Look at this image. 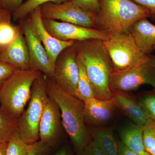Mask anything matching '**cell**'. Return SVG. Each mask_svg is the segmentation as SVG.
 Masks as SVG:
<instances>
[{
    "instance_id": "40",
    "label": "cell",
    "mask_w": 155,
    "mask_h": 155,
    "mask_svg": "<svg viewBox=\"0 0 155 155\" xmlns=\"http://www.w3.org/2000/svg\"><path fill=\"white\" fill-rule=\"evenodd\" d=\"M68 1H69V0H68Z\"/></svg>"
},
{
    "instance_id": "26",
    "label": "cell",
    "mask_w": 155,
    "mask_h": 155,
    "mask_svg": "<svg viewBox=\"0 0 155 155\" xmlns=\"http://www.w3.org/2000/svg\"><path fill=\"white\" fill-rule=\"evenodd\" d=\"M138 101L149 118L155 122V90L145 93Z\"/></svg>"
},
{
    "instance_id": "35",
    "label": "cell",
    "mask_w": 155,
    "mask_h": 155,
    "mask_svg": "<svg viewBox=\"0 0 155 155\" xmlns=\"http://www.w3.org/2000/svg\"><path fill=\"white\" fill-rule=\"evenodd\" d=\"M54 155H72L71 153L69 152V150L65 147L61 148L58 150Z\"/></svg>"
},
{
    "instance_id": "33",
    "label": "cell",
    "mask_w": 155,
    "mask_h": 155,
    "mask_svg": "<svg viewBox=\"0 0 155 155\" xmlns=\"http://www.w3.org/2000/svg\"><path fill=\"white\" fill-rule=\"evenodd\" d=\"M119 155H140L127 148L121 141L117 140Z\"/></svg>"
},
{
    "instance_id": "10",
    "label": "cell",
    "mask_w": 155,
    "mask_h": 155,
    "mask_svg": "<svg viewBox=\"0 0 155 155\" xmlns=\"http://www.w3.org/2000/svg\"><path fill=\"white\" fill-rule=\"evenodd\" d=\"M43 19L45 28L53 36L61 41H83L89 39L105 41L110 33L96 28H87L54 19Z\"/></svg>"
},
{
    "instance_id": "3",
    "label": "cell",
    "mask_w": 155,
    "mask_h": 155,
    "mask_svg": "<svg viewBox=\"0 0 155 155\" xmlns=\"http://www.w3.org/2000/svg\"><path fill=\"white\" fill-rule=\"evenodd\" d=\"M97 29L110 35L129 33L140 19L150 18L149 11L132 0H99Z\"/></svg>"
},
{
    "instance_id": "15",
    "label": "cell",
    "mask_w": 155,
    "mask_h": 155,
    "mask_svg": "<svg viewBox=\"0 0 155 155\" xmlns=\"http://www.w3.org/2000/svg\"><path fill=\"white\" fill-rule=\"evenodd\" d=\"M0 60L18 69H31L28 47L21 30L11 44L0 50Z\"/></svg>"
},
{
    "instance_id": "21",
    "label": "cell",
    "mask_w": 155,
    "mask_h": 155,
    "mask_svg": "<svg viewBox=\"0 0 155 155\" xmlns=\"http://www.w3.org/2000/svg\"><path fill=\"white\" fill-rule=\"evenodd\" d=\"M68 0H27L22 3L17 10L13 12V18L14 21L23 19L35 9L41 7L46 3L52 2L61 4Z\"/></svg>"
},
{
    "instance_id": "29",
    "label": "cell",
    "mask_w": 155,
    "mask_h": 155,
    "mask_svg": "<svg viewBox=\"0 0 155 155\" xmlns=\"http://www.w3.org/2000/svg\"><path fill=\"white\" fill-rule=\"evenodd\" d=\"M17 69H18L0 60V89L6 81Z\"/></svg>"
},
{
    "instance_id": "13",
    "label": "cell",
    "mask_w": 155,
    "mask_h": 155,
    "mask_svg": "<svg viewBox=\"0 0 155 155\" xmlns=\"http://www.w3.org/2000/svg\"><path fill=\"white\" fill-rule=\"evenodd\" d=\"M63 128L60 108L49 97L40 122L39 140L51 147H54L61 138Z\"/></svg>"
},
{
    "instance_id": "16",
    "label": "cell",
    "mask_w": 155,
    "mask_h": 155,
    "mask_svg": "<svg viewBox=\"0 0 155 155\" xmlns=\"http://www.w3.org/2000/svg\"><path fill=\"white\" fill-rule=\"evenodd\" d=\"M130 33L142 52L151 54L155 46V25L147 18L140 19L132 25Z\"/></svg>"
},
{
    "instance_id": "22",
    "label": "cell",
    "mask_w": 155,
    "mask_h": 155,
    "mask_svg": "<svg viewBox=\"0 0 155 155\" xmlns=\"http://www.w3.org/2000/svg\"><path fill=\"white\" fill-rule=\"evenodd\" d=\"M17 119L0 107V143H6L17 129Z\"/></svg>"
},
{
    "instance_id": "1",
    "label": "cell",
    "mask_w": 155,
    "mask_h": 155,
    "mask_svg": "<svg viewBox=\"0 0 155 155\" xmlns=\"http://www.w3.org/2000/svg\"><path fill=\"white\" fill-rule=\"evenodd\" d=\"M74 46L92 85L94 97L99 100L111 98L113 94L109 83L114 68L103 41L89 39L75 41Z\"/></svg>"
},
{
    "instance_id": "31",
    "label": "cell",
    "mask_w": 155,
    "mask_h": 155,
    "mask_svg": "<svg viewBox=\"0 0 155 155\" xmlns=\"http://www.w3.org/2000/svg\"><path fill=\"white\" fill-rule=\"evenodd\" d=\"M149 11L151 19L155 21V0H132Z\"/></svg>"
},
{
    "instance_id": "37",
    "label": "cell",
    "mask_w": 155,
    "mask_h": 155,
    "mask_svg": "<svg viewBox=\"0 0 155 155\" xmlns=\"http://www.w3.org/2000/svg\"><path fill=\"white\" fill-rule=\"evenodd\" d=\"M148 56L149 57L150 59V61H151L153 66L154 67L155 69V56L150 55Z\"/></svg>"
},
{
    "instance_id": "23",
    "label": "cell",
    "mask_w": 155,
    "mask_h": 155,
    "mask_svg": "<svg viewBox=\"0 0 155 155\" xmlns=\"http://www.w3.org/2000/svg\"><path fill=\"white\" fill-rule=\"evenodd\" d=\"M11 19H6L0 25V50L11 44L20 31L19 28L13 25Z\"/></svg>"
},
{
    "instance_id": "14",
    "label": "cell",
    "mask_w": 155,
    "mask_h": 155,
    "mask_svg": "<svg viewBox=\"0 0 155 155\" xmlns=\"http://www.w3.org/2000/svg\"><path fill=\"white\" fill-rule=\"evenodd\" d=\"M85 124L93 126L104 125L113 117L117 108L114 97L107 100L92 97L84 101Z\"/></svg>"
},
{
    "instance_id": "11",
    "label": "cell",
    "mask_w": 155,
    "mask_h": 155,
    "mask_svg": "<svg viewBox=\"0 0 155 155\" xmlns=\"http://www.w3.org/2000/svg\"><path fill=\"white\" fill-rule=\"evenodd\" d=\"M21 25L28 47L31 68L37 69L53 79L54 67L44 47L35 36L28 20L22 21Z\"/></svg>"
},
{
    "instance_id": "6",
    "label": "cell",
    "mask_w": 155,
    "mask_h": 155,
    "mask_svg": "<svg viewBox=\"0 0 155 155\" xmlns=\"http://www.w3.org/2000/svg\"><path fill=\"white\" fill-rule=\"evenodd\" d=\"M103 43L114 71H125L148 60L149 56L139 50L130 33L110 35Z\"/></svg>"
},
{
    "instance_id": "27",
    "label": "cell",
    "mask_w": 155,
    "mask_h": 155,
    "mask_svg": "<svg viewBox=\"0 0 155 155\" xmlns=\"http://www.w3.org/2000/svg\"><path fill=\"white\" fill-rule=\"evenodd\" d=\"M51 147L39 140L29 144L25 155H49Z\"/></svg>"
},
{
    "instance_id": "4",
    "label": "cell",
    "mask_w": 155,
    "mask_h": 155,
    "mask_svg": "<svg viewBox=\"0 0 155 155\" xmlns=\"http://www.w3.org/2000/svg\"><path fill=\"white\" fill-rule=\"evenodd\" d=\"M40 72L33 69H17L0 89V107L14 119H18L24 111L34 81Z\"/></svg>"
},
{
    "instance_id": "9",
    "label": "cell",
    "mask_w": 155,
    "mask_h": 155,
    "mask_svg": "<svg viewBox=\"0 0 155 155\" xmlns=\"http://www.w3.org/2000/svg\"><path fill=\"white\" fill-rule=\"evenodd\" d=\"M79 74L77 53L73 45L64 49L58 56L52 79L64 91L75 96Z\"/></svg>"
},
{
    "instance_id": "19",
    "label": "cell",
    "mask_w": 155,
    "mask_h": 155,
    "mask_svg": "<svg viewBox=\"0 0 155 155\" xmlns=\"http://www.w3.org/2000/svg\"><path fill=\"white\" fill-rule=\"evenodd\" d=\"M88 131L93 141L105 154L119 155L118 142L111 128L93 126Z\"/></svg>"
},
{
    "instance_id": "17",
    "label": "cell",
    "mask_w": 155,
    "mask_h": 155,
    "mask_svg": "<svg viewBox=\"0 0 155 155\" xmlns=\"http://www.w3.org/2000/svg\"><path fill=\"white\" fill-rule=\"evenodd\" d=\"M112 93L118 109H120L133 123L143 126L149 118L138 101L125 92L117 91Z\"/></svg>"
},
{
    "instance_id": "7",
    "label": "cell",
    "mask_w": 155,
    "mask_h": 155,
    "mask_svg": "<svg viewBox=\"0 0 155 155\" xmlns=\"http://www.w3.org/2000/svg\"><path fill=\"white\" fill-rule=\"evenodd\" d=\"M41 11L44 19L97 29L98 14L85 11L69 1L61 4L46 3L41 7Z\"/></svg>"
},
{
    "instance_id": "24",
    "label": "cell",
    "mask_w": 155,
    "mask_h": 155,
    "mask_svg": "<svg viewBox=\"0 0 155 155\" xmlns=\"http://www.w3.org/2000/svg\"><path fill=\"white\" fill-rule=\"evenodd\" d=\"M29 144L20 138L17 130L7 142L6 155H25Z\"/></svg>"
},
{
    "instance_id": "39",
    "label": "cell",
    "mask_w": 155,
    "mask_h": 155,
    "mask_svg": "<svg viewBox=\"0 0 155 155\" xmlns=\"http://www.w3.org/2000/svg\"><path fill=\"white\" fill-rule=\"evenodd\" d=\"M153 50H154V51H155V46L154 47Z\"/></svg>"
},
{
    "instance_id": "8",
    "label": "cell",
    "mask_w": 155,
    "mask_h": 155,
    "mask_svg": "<svg viewBox=\"0 0 155 155\" xmlns=\"http://www.w3.org/2000/svg\"><path fill=\"white\" fill-rule=\"evenodd\" d=\"M143 84H149L155 90V69L149 57L147 61L121 72L113 71L110 79L111 91H133Z\"/></svg>"
},
{
    "instance_id": "38",
    "label": "cell",
    "mask_w": 155,
    "mask_h": 155,
    "mask_svg": "<svg viewBox=\"0 0 155 155\" xmlns=\"http://www.w3.org/2000/svg\"><path fill=\"white\" fill-rule=\"evenodd\" d=\"M142 155H151L149 153L147 152V151H145Z\"/></svg>"
},
{
    "instance_id": "28",
    "label": "cell",
    "mask_w": 155,
    "mask_h": 155,
    "mask_svg": "<svg viewBox=\"0 0 155 155\" xmlns=\"http://www.w3.org/2000/svg\"><path fill=\"white\" fill-rule=\"evenodd\" d=\"M85 11L98 14L100 8L99 0H69Z\"/></svg>"
},
{
    "instance_id": "2",
    "label": "cell",
    "mask_w": 155,
    "mask_h": 155,
    "mask_svg": "<svg viewBox=\"0 0 155 155\" xmlns=\"http://www.w3.org/2000/svg\"><path fill=\"white\" fill-rule=\"evenodd\" d=\"M46 85L48 96L60 108L63 127L79 155L91 140L85 126L84 101L64 91L47 76Z\"/></svg>"
},
{
    "instance_id": "25",
    "label": "cell",
    "mask_w": 155,
    "mask_h": 155,
    "mask_svg": "<svg viewBox=\"0 0 155 155\" xmlns=\"http://www.w3.org/2000/svg\"><path fill=\"white\" fill-rule=\"evenodd\" d=\"M143 142L146 151L155 155V122L149 118L143 126Z\"/></svg>"
},
{
    "instance_id": "34",
    "label": "cell",
    "mask_w": 155,
    "mask_h": 155,
    "mask_svg": "<svg viewBox=\"0 0 155 155\" xmlns=\"http://www.w3.org/2000/svg\"><path fill=\"white\" fill-rule=\"evenodd\" d=\"M11 18V12L0 7V25L6 19Z\"/></svg>"
},
{
    "instance_id": "32",
    "label": "cell",
    "mask_w": 155,
    "mask_h": 155,
    "mask_svg": "<svg viewBox=\"0 0 155 155\" xmlns=\"http://www.w3.org/2000/svg\"><path fill=\"white\" fill-rule=\"evenodd\" d=\"M79 155H106L97 146L94 142L91 140Z\"/></svg>"
},
{
    "instance_id": "12",
    "label": "cell",
    "mask_w": 155,
    "mask_h": 155,
    "mask_svg": "<svg viewBox=\"0 0 155 155\" xmlns=\"http://www.w3.org/2000/svg\"><path fill=\"white\" fill-rule=\"evenodd\" d=\"M28 21L32 31L39 40L41 41L53 66L58 56L62 51L69 47L74 45L75 41H64L53 36L45 28L43 22L41 7H39L30 13Z\"/></svg>"
},
{
    "instance_id": "18",
    "label": "cell",
    "mask_w": 155,
    "mask_h": 155,
    "mask_svg": "<svg viewBox=\"0 0 155 155\" xmlns=\"http://www.w3.org/2000/svg\"><path fill=\"white\" fill-rule=\"evenodd\" d=\"M121 142L134 152L142 155L146 151L143 142V126L132 123L122 127L119 132Z\"/></svg>"
},
{
    "instance_id": "36",
    "label": "cell",
    "mask_w": 155,
    "mask_h": 155,
    "mask_svg": "<svg viewBox=\"0 0 155 155\" xmlns=\"http://www.w3.org/2000/svg\"><path fill=\"white\" fill-rule=\"evenodd\" d=\"M7 142L0 143V155H6Z\"/></svg>"
},
{
    "instance_id": "30",
    "label": "cell",
    "mask_w": 155,
    "mask_h": 155,
    "mask_svg": "<svg viewBox=\"0 0 155 155\" xmlns=\"http://www.w3.org/2000/svg\"><path fill=\"white\" fill-rule=\"evenodd\" d=\"M24 0H0V7L10 12L15 11Z\"/></svg>"
},
{
    "instance_id": "5",
    "label": "cell",
    "mask_w": 155,
    "mask_h": 155,
    "mask_svg": "<svg viewBox=\"0 0 155 155\" xmlns=\"http://www.w3.org/2000/svg\"><path fill=\"white\" fill-rule=\"evenodd\" d=\"M46 78L45 74L40 72L32 84L28 107L17 119V133L28 144L39 140L40 122L49 99Z\"/></svg>"
},
{
    "instance_id": "20",
    "label": "cell",
    "mask_w": 155,
    "mask_h": 155,
    "mask_svg": "<svg viewBox=\"0 0 155 155\" xmlns=\"http://www.w3.org/2000/svg\"><path fill=\"white\" fill-rule=\"evenodd\" d=\"M77 58L79 74L77 90L75 96L84 101L85 100L94 97V91L83 63L77 56Z\"/></svg>"
}]
</instances>
